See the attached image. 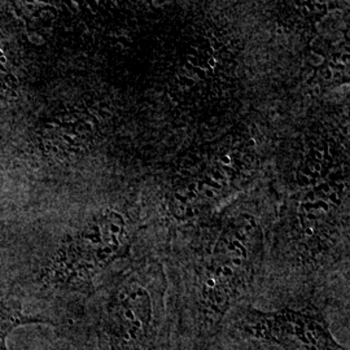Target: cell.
Instances as JSON below:
<instances>
[{
    "instance_id": "1",
    "label": "cell",
    "mask_w": 350,
    "mask_h": 350,
    "mask_svg": "<svg viewBox=\"0 0 350 350\" xmlns=\"http://www.w3.org/2000/svg\"><path fill=\"white\" fill-rule=\"evenodd\" d=\"M163 308L138 282L120 288L100 319L104 350H156L163 335Z\"/></svg>"
},
{
    "instance_id": "2",
    "label": "cell",
    "mask_w": 350,
    "mask_h": 350,
    "mask_svg": "<svg viewBox=\"0 0 350 350\" xmlns=\"http://www.w3.org/2000/svg\"><path fill=\"white\" fill-rule=\"evenodd\" d=\"M127 240L125 222L112 213L108 225L91 224L78 237H68L46 270L50 284H86L117 257Z\"/></svg>"
},
{
    "instance_id": "3",
    "label": "cell",
    "mask_w": 350,
    "mask_h": 350,
    "mask_svg": "<svg viewBox=\"0 0 350 350\" xmlns=\"http://www.w3.org/2000/svg\"><path fill=\"white\" fill-rule=\"evenodd\" d=\"M238 327L247 338L280 350H345L325 317L305 309L262 312L250 308L239 318Z\"/></svg>"
},
{
    "instance_id": "4",
    "label": "cell",
    "mask_w": 350,
    "mask_h": 350,
    "mask_svg": "<svg viewBox=\"0 0 350 350\" xmlns=\"http://www.w3.org/2000/svg\"><path fill=\"white\" fill-rule=\"evenodd\" d=\"M51 323L50 321L30 317L24 313L23 304L13 296H7L0 301V350H10L7 347V338L13 331L21 325Z\"/></svg>"
},
{
    "instance_id": "5",
    "label": "cell",
    "mask_w": 350,
    "mask_h": 350,
    "mask_svg": "<svg viewBox=\"0 0 350 350\" xmlns=\"http://www.w3.org/2000/svg\"><path fill=\"white\" fill-rule=\"evenodd\" d=\"M302 231H304V237H306V238H314V235H315V228L312 226H306L305 228H302Z\"/></svg>"
},
{
    "instance_id": "6",
    "label": "cell",
    "mask_w": 350,
    "mask_h": 350,
    "mask_svg": "<svg viewBox=\"0 0 350 350\" xmlns=\"http://www.w3.org/2000/svg\"><path fill=\"white\" fill-rule=\"evenodd\" d=\"M204 195H205L208 199H213V198L215 196L214 189H212V188H205V189H204Z\"/></svg>"
},
{
    "instance_id": "7",
    "label": "cell",
    "mask_w": 350,
    "mask_h": 350,
    "mask_svg": "<svg viewBox=\"0 0 350 350\" xmlns=\"http://www.w3.org/2000/svg\"><path fill=\"white\" fill-rule=\"evenodd\" d=\"M322 75H325V79H331V78H334V72H332V69H331V68H327L325 70L322 72Z\"/></svg>"
},
{
    "instance_id": "8",
    "label": "cell",
    "mask_w": 350,
    "mask_h": 350,
    "mask_svg": "<svg viewBox=\"0 0 350 350\" xmlns=\"http://www.w3.org/2000/svg\"><path fill=\"white\" fill-rule=\"evenodd\" d=\"M221 163H224V165H231V157L230 156H222L221 157Z\"/></svg>"
},
{
    "instance_id": "9",
    "label": "cell",
    "mask_w": 350,
    "mask_h": 350,
    "mask_svg": "<svg viewBox=\"0 0 350 350\" xmlns=\"http://www.w3.org/2000/svg\"><path fill=\"white\" fill-rule=\"evenodd\" d=\"M314 154H315V157H317L318 161H322V160L325 159V154H323L322 152H319V150H314Z\"/></svg>"
},
{
    "instance_id": "10",
    "label": "cell",
    "mask_w": 350,
    "mask_h": 350,
    "mask_svg": "<svg viewBox=\"0 0 350 350\" xmlns=\"http://www.w3.org/2000/svg\"><path fill=\"white\" fill-rule=\"evenodd\" d=\"M313 172L318 173V174H319V173H322V165L319 163H315L313 166Z\"/></svg>"
},
{
    "instance_id": "11",
    "label": "cell",
    "mask_w": 350,
    "mask_h": 350,
    "mask_svg": "<svg viewBox=\"0 0 350 350\" xmlns=\"http://www.w3.org/2000/svg\"><path fill=\"white\" fill-rule=\"evenodd\" d=\"M317 205H318V206H321L325 212H328V209H329V206L325 204V201H319Z\"/></svg>"
},
{
    "instance_id": "12",
    "label": "cell",
    "mask_w": 350,
    "mask_h": 350,
    "mask_svg": "<svg viewBox=\"0 0 350 350\" xmlns=\"http://www.w3.org/2000/svg\"><path fill=\"white\" fill-rule=\"evenodd\" d=\"M329 200L335 201L336 204H340V200H338V193H335V192H332V193H329Z\"/></svg>"
},
{
    "instance_id": "13",
    "label": "cell",
    "mask_w": 350,
    "mask_h": 350,
    "mask_svg": "<svg viewBox=\"0 0 350 350\" xmlns=\"http://www.w3.org/2000/svg\"><path fill=\"white\" fill-rule=\"evenodd\" d=\"M215 65H217V62H215V59H213V57H209L208 59V66L213 69V68H215Z\"/></svg>"
},
{
    "instance_id": "14",
    "label": "cell",
    "mask_w": 350,
    "mask_h": 350,
    "mask_svg": "<svg viewBox=\"0 0 350 350\" xmlns=\"http://www.w3.org/2000/svg\"><path fill=\"white\" fill-rule=\"evenodd\" d=\"M306 218L309 219V221H315V214H312V213H306Z\"/></svg>"
},
{
    "instance_id": "15",
    "label": "cell",
    "mask_w": 350,
    "mask_h": 350,
    "mask_svg": "<svg viewBox=\"0 0 350 350\" xmlns=\"http://www.w3.org/2000/svg\"><path fill=\"white\" fill-rule=\"evenodd\" d=\"M301 179H302V183H304V185H308V183H309V176H308V175H302Z\"/></svg>"
},
{
    "instance_id": "16",
    "label": "cell",
    "mask_w": 350,
    "mask_h": 350,
    "mask_svg": "<svg viewBox=\"0 0 350 350\" xmlns=\"http://www.w3.org/2000/svg\"><path fill=\"white\" fill-rule=\"evenodd\" d=\"M188 60L191 62V63H189L191 65H192V64H193V65H198V60H196L193 56H189V57H188Z\"/></svg>"
},
{
    "instance_id": "17",
    "label": "cell",
    "mask_w": 350,
    "mask_h": 350,
    "mask_svg": "<svg viewBox=\"0 0 350 350\" xmlns=\"http://www.w3.org/2000/svg\"><path fill=\"white\" fill-rule=\"evenodd\" d=\"M198 196V193L196 192H189L187 195L188 199H195Z\"/></svg>"
},
{
    "instance_id": "18",
    "label": "cell",
    "mask_w": 350,
    "mask_h": 350,
    "mask_svg": "<svg viewBox=\"0 0 350 350\" xmlns=\"http://www.w3.org/2000/svg\"><path fill=\"white\" fill-rule=\"evenodd\" d=\"M176 199H178V200L183 201V204H186V201H187V199H186L185 196H182V195H176Z\"/></svg>"
},
{
    "instance_id": "19",
    "label": "cell",
    "mask_w": 350,
    "mask_h": 350,
    "mask_svg": "<svg viewBox=\"0 0 350 350\" xmlns=\"http://www.w3.org/2000/svg\"><path fill=\"white\" fill-rule=\"evenodd\" d=\"M208 183H211L212 186H215V187H219V185H217V183H214V180H208Z\"/></svg>"
},
{
    "instance_id": "20",
    "label": "cell",
    "mask_w": 350,
    "mask_h": 350,
    "mask_svg": "<svg viewBox=\"0 0 350 350\" xmlns=\"http://www.w3.org/2000/svg\"><path fill=\"white\" fill-rule=\"evenodd\" d=\"M345 62H348V55L342 56V63H345Z\"/></svg>"
},
{
    "instance_id": "21",
    "label": "cell",
    "mask_w": 350,
    "mask_h": 350,
    "mask_svg": "<svg viewBox=\"0 0 350 350\" xmlns=\"http://www.w3.org/2000/svg\"><path fill=\"white\" fill-rule=\"evenodd\" d=\"M188 86H193L195 85V82L193 81H187Z\"/></svg>"
},
{
    "instance_id": "22",
    "label": "cell",
    "mask_w": 350,
    "mask_h": 350,
    "mask_svg": "<svg viewBox=\"0 0 350 350\" xmlns=\"http://www.w3.org/2000/svg\"><path fill=\"white\" fill-rule=\"evenodd\" d=\"M250 146H256V142H254V139H250Z\"/></svg>"
},
{
    "instance_id": "23",
    "label": "cell",
    "mask_w": 350,
    "mask_h": 350,
    "mask_svg": "<svg viewBox=\"0 0 350 350\" xmlns=\"http://www.w3.org/2000/svg\"><path fill=\"white\" fill-rule=\"evenodd\" d=\"M186 69H192V65L189 63L186 64Z\"/></svg>"
},
{
    "instance_id": "24",
    "label": "cell",
    "mask_w": 350,
    "mask_h": 350,
    "mask_svg": "<svg viewBox=\"0 0 350 350\" xmlns=\"http://www.w3.org/2000/svg\"><path fill=\"white\" fill-rule=\"evenodd\" d=\"M182 175H183V176H187V170H183V172H182Z\"/></svg>"
},
{
    "instance_id": "25",
    "label": "cell",
    "mask_w": 350,
    "mask_h": 350,
    "mask_svg": "<svg viewBox=\"0 0 350 350\" xmlns=\"http://www.w3.org/2000/svg\"><path fill=\"white\" fill-rule=\"evenodd\" d=\"M276 33H278V34H282V33H283V30H282V29H278V30H276Z\"/></svg>"
},
{
    "instance_id": "26",
    "label": "cell",
    "mask_w": 350,
    "mask_h": 350,
    "mask_svg": "<svg viewBox=\"0 0 350 350\" xmlns=\"http://www.w3.org/2000/svg\"><path fill=\"white\" fill-rule=\"evenodd\" d=\"M199 75H201V77H204V75H205V73H204V70H200V72H199Z\"/></svg>"
}]
</instances>
